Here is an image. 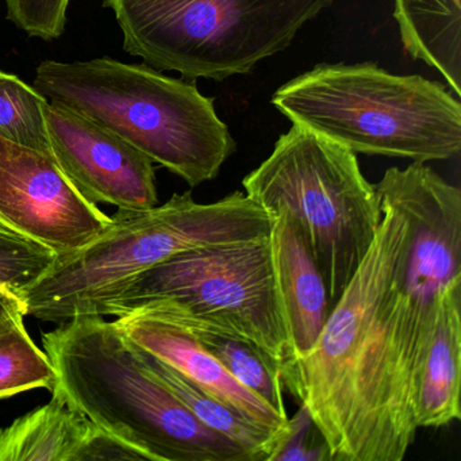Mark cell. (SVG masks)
<instances>
[{"label":"cell","mask_w":461,"mask_h":461,"mask_svg":"<svg viewBox=\"0 0 461 461\" xmlns=\"http://www.w3.org/2000/svg\"><path fill=\"white\" fill-rule=\"evenodd\" d=\"M382 221L360 268L309 353L280 361L283 387L328 442L331 461H402L417 434L391 342L396 261L409 239L399 210Z\"/></svg>","instance_id":"obj_1"},{"label":"cell","mask_w":461,"mask_h":461,"mask_svg":"<svg viewBox=\"0 0 461 461\" xmlns=\"http://www.w3.org/2000/svg\"><path fill=\"white\" fill-rule=\"evenodd\" d=\"M42 342L55 369L53 390L144 460L258 461L203 425L156 379L115 321L77 315Z\"/></svg>","instance_id":"obj_2"},{"label":"cell","mask_w":461,"mask_h":461,"mask_svg":"<svg viewBox=\"0 0 461 461\" xmlns=\"http://www.w3.org/2000/svg\"><path fill=\"white\" fill-rule=\"evenodd\" d=\"M33 87L109 129L191 187L215 179L236 152L214 101L195 82L147 64L47 60L37 67Z\"/></svg>","instance_id":"obj_3"},{"label":"cell","mask_w":461,"mask_h":461,"mask_svg":"<svg viewBox=\"0 0 461 461\" xmlns=\"http://www.w3.org/2000/svg\"><path fill=\"white\" fill-rule=\"evenodd\" d=\"M272 104L294 125L364 155L449 160L461 150V104L444 86L376 64H320Z\"/></svg>","instance_id":"obj_4"},{"label":"cell","mask_w":461,"mask_h":461,"mask_svg":"<svg viewBox=\"0 0 461 461\" xmlns=\"http://www.w3.org/2000/svg\"><path fill=\"white\" fill-rule=\"evenodd\" d=\"M271 222L258 204L239 191L212 203H198L193 194L185 193L150 209H118L93 242L56 258L18 296L26 315L61 323L91 314L113 287L177 253L264 239Z\"/></svg>","instance_id":"obj_5"},{"label":"cell","mask_w":461,"mask_h":461,"mask_svg":"<svg viewBox=\"0 0 461 461\" xmlns=\"http://www.w3.org/2000/svg\"><path fill=\"white\" fill-rule=\"evenodd\" d=\"M336 0H104L123 50L185 80L250 74Z\"/></svg>","instance_id":"obj_6"},{"label":"cell","mask_w":461,"mask_h":461,"mask_svg":"<svg viewBox=\"0 0 461 461\" xmlns=\"http://www.w3.org/2000/svg\"><path fill=\"white\" fill-rule=\"evenodd\" d=\"M242 185L269 217L285 207L298 218L333 307L371 249L382 221L376 188L361 174L356 153L293 125Z\"/></svg>","instance_id":"obj_7"},{"label":"cell","mask_w":461,"mask_h":461,"mask_svg":"<svg viewBox=\"0 0 461 461\" xmlns=\"http://www.w3.org/2000/svg\"><path fill=\"white\" fill-rule=\"evenodd\" d=\"M171 303L228 323L280 361L287 336L275 290L269 236L177 253L113 287L91 314Z\"/></svg>","instance_id":"obj_8"},{"label":"cell","mask_w":461,"mask_h":461,"mask_svg":"<svg viewBox=\"0 0 461 461\" xmlns=\"http://www.w3.org/2000/svg\"><path fill=\"white\" fill-rule=\"evenodd\" d=\"M375 188L409 223L399 261L402 290L411 303L433 307L461 279V191L425 163L387 169Z\"/></svg>","instance_id":"obj_9"},{"label":"cell","mask_w":461,"mask_h":461,"mask_svg":"<svg viewBox=\"0 0 461 461\" xmlns=\"http://www.w3.org/2000/svg\"><path fill=\"white\" fill-rule=\"evenodd\" d=\"M0 222L63 258L93 242L110 217L77 191L53 156L0 136Z\"/></svg>","instance_id":"obj_10"},{"label":"cell","mask_w":461,"mask_h":461,"mask_svg":"<svg viewBox=\"0 0 461 461\" xmlns=\"http://www.w3.org/2000/svg\"><path fill=\"white\" fill-rule=\"evenodd\" d=\"M45 115L53 158L86 199L123 210L158 206L155 168L147 155L64 104L48 102Z\"/></svg>","instance_id":"obj_11"},{"label":"cell","mask_w":461,"mask_h":461,"mask_svg":"<svg viewBox=\"0 0 461 461\" xmlns=\"http://www.w3.org/2000/svg\"><path fill=\"white\" fill-rule=\"evenodd\" d=\"M271 221L272 271L287 336V357H299L314 347L328 321V288L298 218L279 207Z\"/></svg>","instance_id":"obj_12"},{"label":"cell","mask_w":461,"mask_h":461,"mask_svg":"<svg viewBox=\"0 0 461 461\" xmlns=\"http://www.w3.org/2000/svg\"><path fill=\"white\" fill-rule=\"evenodd\" d=\"M115 323L134 344L174 366L245 420L271 433L285 429L288 418L280 417L267 402L242 385L180 326L140 312L117 317Z\"/></svg>","instance_id":"obj_13"},{"label":"cell","mask_w":461,"mask_h":461,"mask_svg":"<svg viewBox=\"0 0 461 461\" xmlns=\"http://www.w3.org/2000/svg\"><path fill=\"white\" fill-rule=\"evenodd\" d=\"M461 279L439 293L415 385L418 429L442 428L461 418Z\"/></svg>","instance_id":"obj_14"},{"label":"cell","mask_w":461,"mask_h":461,"mask_svg":"<svg viewBox=\"0 0 461 461\" xmlns=\"http://www.w3.org/2000/svg\"><path fill=\"white\" fill-rule=\"evenodd\" d=\"M137 312L180 326L242 385L267 402L280 417L287 420L279 360L260 345L228 323L175 304L152 303Z\"/></svg>","instance_id":"obj_15"},{"label":"cell","mask_w":461,"mask_h":461,"mask_svg":"<svg viewBox=\"0 0 461 461\" xmlns=\"http://www.w3.org/2000/svg\"><path fill=\"white\" fill-rule=\"evenodd\" d=\"M52 393L50 403L0 429V461H93L104 430Z\"/></svg>","instance_id":"obj_16"},{"label":"cell","mask_w":461,"mask_h":461,"mask_svg":"<svg viewBox=\"0 0 461 461\" xmlns=\"http://www.w3.org/2000/svg\"><path fill=\"white\" fill-rule=\"evenodd\" d=\"M404 50L461 96V0H393Z\"/></svg>","instance_id":"obj_17"},{"label":"cell","mask_w":461,"mask_h":461,"mask_svg":"<svg viewBox=\"0 0 461 461\" xmlns=\"http://www.w3.org/2000/svg\"><path fill=\"white\" fill-rule=\"evenodd\" d=\"M133 344L145 368L160 380L199 420L207 428L229 437L249 449L258 461H268L269 455L279 438L280 433H271L249 422L225 403L202 390L195 383L180 374L152 353Z\"/></svg>","instance_id":"obj_18"},{"label":"cell","mask_w":461,"mask_h":461,"mask_svg":"<svg viewBox=\"0 0 461 461\" xmlns=\"http://www.w3.org/2000/svg\"><path fill=\"white\" fill-rule=\"evenodd\" d=\"M48 102L20 77L0 71V136L53 156L45 115Z\"/></svg>","instance_id":"obj_19"},{"label":"cell","mask_w":461,"mask_h":461,"mask_svg":"<svg viewBox=\"0 0 461 461\" xmlns=\"http://www.w3.org/2000/svg\"><path fill=\"white\" fill-rule=\"evenodd\" d=\"M55 382L50 357L34 344L23 320L0 330V398L32 388H48L52 393Z\"/></svg>","instance_id":"obj_20"},{"label":"cell","mask_w":461,"mask_h":461,"mask_svg":"<svg viewBox=\"0 0 461 461\" xmlns=\"http://www.w3.org/2000/svg\"><path fill=\"white\" fill-rule=\"evenodd\" d=\"M56 258L55 252L20 234L0 236V287L20 295L53 266Z\"/></svg>","instance_id":"obj_21"},{"label":"cell","mask_w":461,"mask_h":461,"mask_svg":"<svg viewBox=\"0 0 461 461\" xmlns=\"http://www.w3.org/2000/svg\"><path fill=\"white\" fill-rule=\"evenodd\" d=\"M268 461H331L328 442L304 407L288 418Z\"/></svg>","instance_id":"obj_22"},{"label":"cell","mask_w":461,"mask_h":461,"mask_svg":"<svg viewBox=\"0 0 461 461\" xmlns=\"http://www.w3.org/2000/svg\"><path fill=\"white\" fill-rule=\"evenodd\" d=\"M7 18L31 37L59 39L66 31L69 0H6Z\"/></svg>","instance_id":"obj_23"},{"label":"cell","mask_w":461,"mask_h":461,"mask_svg":"<svg viewBox=\"0 0 461 461\" xmlns=\"http://www.w3.org/2000/svg\"><path fill=\"white\" fill-rule=\"evenodd\" d=\"M25 304L12 291L0 287V330L25 318Z\"/></svg>","instance_id":"obj_24"},{"label":"cell","mask_w":461,"mask_h":461,"mask_svg":"<svg viewBox=\"0 0 461 461\" xmlns=\"http://www.w3.org/2000/svg\"><path fill=\"white\" fill-rule=\"evenodd\" d=\"M12 234H17L15 231H13L12 229L7 228L6 225L0 222V236H12Z\"/></svg>","instance_id":"obj_25"}]
</instances>
